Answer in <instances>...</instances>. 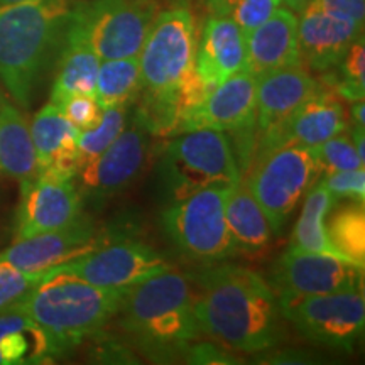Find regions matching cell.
<instances>
[{"label": "cell", "mask_w": 365, "mask_h": 365, "mask_svg": "<svg viewBox=\"0 0 365 365\" xmlns=\"http://www.w3.org/2000/svg\"><path fill=\"white\" fill-rule=\"evenodd\" d=\"M298 17L301 63L313 71L325 73L340 63L346 49L362 36L364 24L327 12L308 4Z\"/></svg>", "instance_id": "18"}, {"label": "cell", "mask_w": 365, "mask_h": 365, "mask_svg": "<svg viewBox=\"0 0 365 365\" xmlns=\"http://www.w3.org/2000/svg\"><path fill=\"white\" fill-rule=\"evenodd\" d=\"M352 118H354L355 129H362L364 130V98L357 100V102H354Z\"/></svg>", "instance_id": "40"}, {"label": "cell", "mask_w": 365, "mask_h": 365, "mask_svg": "<svg viewBox=\"0 0 365 365\" xmlns=\"http://www.w3.org/2000/svg\"><path fill=\"white\" fill-rule=\"evenodd\" d=\"M281 2L282 6L291 9L293 12H301L309 2H312V0H281Z\"/></svg>", "instance_id": "41"}, {"label": "cell", "mask_w": 365, "mask_h": 365, "mask_svg": "<svg viewBox=\"0 0 365 365\" xmlns=\"http://www.w3.org/2000/svg\"><path fill=\"white\" fill-rule=\"evenodd\" d=\"M118 325L150 362L182 360L200 336L195 289L185 274L168 269L127 289L118 308Z\"/></svg>", "instance_id": "2"}, {"label": "cell", "mask_w": 365, "mask_h": 365, "mask_svg": "<svg viewBox=\"0 0 365 365\" xmlns=\"http://www.w3.org/2000/svg\"><path fill=\"white\" fill-rule=\"evenodd\" d=\"M195 282L202 333L245 354L264 352L281 340L279 301L261 274L217 264L196 274Z\"/></svg>", "instance_id": "1"}, {"label": "cell", "mask_w": 365, "mask_h": 365, "mask_svg": "<svg viewBox=\"0 0 365 365\" xmlns=\"http://www.w3.org/2000/svg\"><path fill=\"white\" fill-rule=\"evenodd\" d=\"M4 102V95H2V90H0V103Z\"/></svg>", "instance_id": "43"}, {"label": "cell", "mask_w": 365, "mask_h": 365, "mask_svg": "<svg viewBox=\"0 0 365 365\" xmlns=\"http://www.w3.org/2000/svg\"><path fill=\"white\" fill-rule=\"evenodd\" d=\"M327 237L331 247L345 261L364 267L365 264V210L364 203L349 202L330 210L327 222Z\"/></svg>", "instance_id": "29"}, {"label": "cell", "mask_w": 365, "mask_h": 365, "mask_svg": "<svg viewBox=\"0 0 365 365\" xmlns=\"http://www.w3.org/2000/svg\"><path fill=\"white\" fill-rule=\"evenodd\" d=\"M83 215V198L71 180L36 176L21 186L16 240L59 230Z\"/></svg>", "instance_id": "16"}, {"label": "cell", "mask_w": 365, "mask_h": 365, "mask_svg": "<svg viewBox=\"0 0 365 365\" xmlns=\"http://www.w3.org/2000/svg\"><path fill=\"white\" fill-rule=\"evenodd\" d=\"M282 6L281 0H237L228 16L240 27L245 38L262 26Z\"/></svg>", "instance_id": "33"}, {"label": "cell", "mask_w": 365, "mask_h": 365, "mask_svg": "<svg viewBox=\"0 0 365 365\" xmlns=\"http://www.w3.org/2000/svg\"><path fill=\"white\" fill-rule=\"evenodd\" d=\"M196 29L185 7L158 14L139 53V97H185L210 91L196 71Z\"/></svg>", "instance_id": "5"}, {"label": "cell", "mask_w": 365, "mask_h": 365, "mask_svg": "<svg viewBox=\"0 0 365 365\" xmlns=\"http://www.w3.org/2000/svg\"><path fill=\"white\" fill-rule=\"evenodd\" d=\"M14 2H21V0H0V6H6V4H14Z\"/></svg>", "instance_id": "42"}, {"label": "cell", "mask_w": 365, "mask_h": 365, "mask_svg": "<svg viewBox=\"0 0 365 365\" xmlns=\"http://www.w3.org/2000/svg\"><path fill=\"white\" fill-rule=\"evenodd\" d=\"M65 350L19 304L0 312V365H41L56 362Z\"/></svg>", "instance_id": "23"}, {"label": "cell", "mask_w": 365, "mask_h": 365, "mask_svg": "<svg viewBox=\"0 0 365 365\" xmlns=\"http://www.w3.org/2000/svg\"><path fill=\"white\" fill-rule=\"evenodd\" d=\"M158 16L154 0H91L71 9L68 33L78 36L100 61L139 56Z\"/></svg>", "instance_id": "7"}, {"label": "cell", "mask_w": 365, "mask_h": 365, "mask_svg": "<svg viewBox=\"0 0 365 365\" xmlns=\"http://www.w3.org/2000/svg\"><path fill=\"white\" fill-rule=\"evenodd\" d=\"M130 107L103 108L102 118L95 127L81 130L78 134V161L80 168L91 161L117 139L125 130L129 122ZM80 171V170H78Z\"/></svg>", "instance_id": "30"}, {"label": "cell", "mask_w": 365, "mask_h": 365, "mask_svg": "<svg viewBox=\"0 0 365 365\" xmlns=\"http://www.w3.org/2000/svg\"><path fill=\"white\" fill-rule=\"evenodd\" d=\"M309 149H312L314 161L319 168V175L364 168V163L360 161L357 149H355L352 135L345 134V132H340L325 143Z\"/></svg>", "instance_id": "31"}, {"label": "cell", "mask_w": 365, "mask_h": 365, "mask_svg": "<svg viewBox=\"0 0 365 365\" xmlns=\"http://www.w3.org/2000/svg\"><path fill=\"white\" fill-rule=\"evenodd\" d=\"M309 355L304 352H296V350H287V352H281L272 355L271 359L266 360L267 364H309L312 360L308 359Z\"/></svg>", "instance_id": "38"}, {"label": "cell", "mask_w": 365, "mask_h": 365, "mask_svg": "<svg viewBox=\"0 0 365 365\" xmlns=\"http://www.w3.org/2000/svg\"><path fill=\"white\" fill-rule=\"evenodd\" d=\"M245 70L257 80L267 73L303 65L298 44V16L287 7L277 9L245 38Z\"/></svg>", "instance_id": "20"}, {"label": "cell", "mask_w": 365, "mask_h": 365, "mask_svg": "<svg viewBox=\"0 0 365 365\" xmlns=\"http://www.w3.org/2000/svg\"><path fill=\"white\" fill-rule=\"evenodd\" d=\"M323 186L335 200H350L364 203L365 200V171L364 168L349 171H336L325 175Z\"/></svg>", "instance_id": "35"}, {"label": "cell", "mask_w": 365, "mask_h": 365, "mask_svg": "<svg viewBox=\"0 0 365 365\" xmlns=\"http://www.w3.org/2000/svg\"><path fill=\"white\" fill-rule=\"evenodd\" d=\"M228 191H198L164 210V230L186 257L200 262H222L237 255L225 215Z\"/></svg>", "instance_id": "8"}, {"label": "cell", "mask_w": 365, "mask_h": 365, "mask_svg": "<svg viewBox=\"0 0 365 365\" xmlns=\"http://www.w3.org/2000/svg\"><path fill=\"white\" fill-rule=\"evenodd\" d=\"M117 239V232L95 225L83 215L71 225L59 230L44 232L27 239L14 240L0 252V261L29 274H46L51 269L73 262L83 255Z\"/></svg>", "instance_id": "12"}, {"label": "cell", "mask_w": 365, "mask_h": 365, "mask_svg": "<svg viewBox=\"0 0 365 365\" xmlns=\"http://www.w3.org/2000/svg\"><path fill=\"white\" fill-rule=\"evenodd\" d=\"M318 176L312 149L286 145L255 158V168L245 182L266 212L274 234H279Z\"/></svg>", "instance_id": "9"}, {"label": "cell", "mask_w": 365, "mask_h": 365, "mask_svg": "<svg viewBox=\"0 0 365 365\" xmlns=\"http://www.w3.org/2000/svg\"><path fill=\"white\" fill-rule=\"evenodd\" d=\"M159 176L171 202L208 188L232 190L242 181L230 139L213 129L175 135L163 153Z\"/></svg>", "instance_id": "6"}, {"label": "cell", "mask_w": 365, "mask_h": 365, "mask_svg": "<svg viewBox=\"0 0 365 365\" xmlns=\"http://www.w3.org/2000/svg\"><path fill=\"white\" fill-rule=\"evenodd\" d=\"M335 202L336 200L323 186L322 181H317V185L309 188L303 210H301L298 222L294 225L293 235H291V247L308 250V252L335 255L341 259L336 250L331 247L325 228L327 217L330 210L335 207Z\"/></svg>", "instance_id": "27"}, {"label": "cell", "mask_w": 365, "mask_h": 365, "mask_svg": "<svg viewBox=\"0 0 365 365\" xmlns=\"http://www.w3.org/2000/svg\"><path fill=\"white\" fill-rule=\"evenodd\" d=\"M168 269H173L168 259L150 245L129 237H117L93 252L51 271L75 274L90 284L107 289H129Z\"/></svg>", "instance_id": "11"}, {"label": "cell", "mask_w": 365, "mask_h": 365, "mask_svg": "<svg viewBox=\"0 0 365 365\" xmlns=\"http://www.w3.org/2000/svg\"><path fill=\"white\" fill-rule=\"evenodd\" d=\"M279 312L314 344L352 352L364 331V291L333 294L281 293Z\"/></svg>", "instance_id": "10"}, {"label": "cell", "mask_w": 365, "mask_h": 365, "mask_svg": "<svg viewBox=\"0 0 365 365\" xmlns=\"http://www.w3.org/2000/svg\"><path fill=\"white\" fill-rule=\"evenodd\" d=\"M319 88H322L319 80L309 75L303 65L284 68L261 76L255 90L257 135L284 120Z\"/></svg>", "instance_id": "22"}, {"label": "cell", "mask_w": 365, "mask_h": 365, "mask_svg": "<svg viewBox=\"0 0 365 365\" xmlns=\"http://www.w3.org/2000/svg\"><path fill=\"white\" fill-rule=\"evenodd\" d=\"M149 154V132L130 117V125L100 156L80 168L78 188L81 198L102 203L112 198L143 171Z\"/></svg>", "instance_id": "13"}, {"label": "cell", "mask_w": 365, "mask_h": 365, "mask_svg": "<svg viewBox=\"0 0 365 365\" xmlns=\"http://www.w3.org/2000/svg\"><path fill=\"white\" fill-rule=\"evenodd\" d=\"M225 215L237 254H259L271 245L276 234L266 212L245 181H240L228 191Z\"/></svg>", "instance_id": "24"}, {"label": "cell", "mask_w": 365, "mask_h": 365, "mask_svg": "<svg viewBox=\"0 0 365 365\" xmlns=\"http://www.w3.org/2000/svg\"><path fill=\"white\" fill-rule=\"evenodd\" d=\"M65 117L71 122L75 129L88 130L95 127L102 118L103 108L100 107L93 95H75L58 103Z\"/></svg>", "instance_id": "34"}, {"label": "cell", "mask_w": 365, "mask_h": 365, "mask_svg": "<svg viewBox=\"0 0 365 365\" xmlns=\"http://www.w3.org/2000/svg\"><path fill=\"white\" fill-rule=\"evenodd\" d=\"M309 4L323 11L346 17V19L364 24L365 19V0H312Z\"/></svg>", "instance_id": "37"}, {"label": "cell", "mask_w": 365, "mask_h": 365, "mask_svg": "<svg viewBox=\"0 0 365 365\" xmlns=\"http://www.w3.org/2000/svg\"><path fill=\"white\" fill-rule=\"evenodd\" d=\"M0 175L27 185L38 176L31 127L16 105L0 103Z\"/></svg>", "instance_id": "25"}, {"label": "cell", "mask_w": 365, "mask_h": 365, "mask_svg": "<svg viewBox=\"0 0 365 365\" xmlns=\"http://www.w3.org/2000/svg\"><path fill=\"white\" fill-rule=\"evenodd\" d=\"M346 130L345 108L340 97L322 85L313 97L271 129L257 135V156L286 145H314Z\"/></svg>", "instance_id": "15"}, {"label": "cell", "mask_w": 365, "mask_h": 365, "mask_svg": "<svg viewBox=\"0 0 365 365\" xmlns=\"http://www.w3.org/2000/svg\"><path fill=\"white\" fill-rule=\"evenodd\" d=\"M31 137L38 161V176L71 180L80 170L78 134L56 103L49 102L36 113Z\"/></svg>", "instance_id": "19"}, {"label": "cell", "mask_w": 365, "mask_h": 365, "mask_svg": "<svg viewBox=\"0 0 365 365\" xmlns=\"http://www.w3.org/2000/svg\"><path fill=\"white\" fill-rule=\"evenodd\" d=\"M140 88L139 56L100 61L95 86V98L100 107H130L139 98Z\"/></svg>", "instance_id": "28"}, {"label": "cell", "mask_w": 365, "mask_h": 365, "mask_svg": "<svg viewBox=\"0 0 365 365\" xmlns=\"http://www.w3.org/2000/svg\"><path fill=\"white\" fill-rule=\"evenodd\" d=\"M98 66L100 59L93 49L78 36L65 31L63 51L51 88V102L58 105L61 100L75 95L95 97Z\"/></svg>", "instance_id": "26"}, {"label": "cell", "mask_w": 365, "mask_h": 365, "mask_svg": "<svg viewBox=\"0 0 365 365\" xmlns=\"http://www.w3.org/2000/svg\"><path fill=\"white\" fill-rule=\"evenodd\" d=\"M70 0H21L0 6V81L29 108L54 51L65 39Z\"/></svg>", "instance_id": "3"}, {"label": "cell", "mask_w": 365, "mask_h": 365, "mask_svg": "<svg viewBox=\"0 0 365 365\" xmlns=\"http://www.w3.org/2000/svg\"><path fill=\"white\" fill-rule=\"evenodd\" d=\"M237 0H207V7L212 16H228Z\"/></svg>", "instance_id": "39"}, {"label": "cell", "mask_w": 365, "mask_h": 365, "mask_svg": "<svg viewBox=\"0 0 365 365\" xmlns=\"http://www.w3.org/2000/svg\"><path fill=\"white\" fill-rule=\"evenodd\" d=\"M125 293L127 289L93 286L70 272L48 271L17 304L68 354L102 333L117 317Z\"/></svg>", "instance_id": "4"}, {"label": "cell", "mask_w": 365, "mask_h": 365, "mask_svg": "<svg viewBox=\"0 0 365 365\" xmlns=\"http://www.w3.org/2000/svg\"><path fill=\"white\" fill-rule=\"evenodd\" d=\"M255 76L247 70L235 73L208 91L203 102L186 118L180 134L196 129H213L225 134L252 129L255 127Z\"/></svg>", "instance_id": "17"}, {"label": "cell", "mask_w": 365, "mask_h": 365, "mask_svg": "<svg viewBox=\"0 0 365 365\" xmlns=\"http://www.w3.org/2000/svg\"><path fill=\"white\" fill-rule=\"evenodd\" d=\"M247 44L230 16H212L196 48V71L208 90L245 70Z\"/></svg>", "instance_id": "21"}, {"label": "cell", "mask_w": 365, "mask_h": 365, "mask_svg": "<svg viewBox=\"0 0 365 365\" xmlns=\"http://www.w3.org/2000/svg\"><path fill=\"white\" fill-rule=\"evenodd\" d=\"M186 364L198 365H234L240 364V360L234 354L228 352L223 346H218L210 341H193L182 355Z\"/></svg>", "instance_id": "36"}, {"label": "cell", "mask_w": 365, "mask_h": 365, "mask_svg": "<svg viewBox=\"0 0 365 365\" xmlns=\"http://www.w3.org/2000/svg\"><path fill=\"white\" fill-rule=\"evenodd\" d=\"M274 282L281 293L333 294L362 289L364 267L335 257L289 247L277 259Z\"/></svg>", "instance_id": "14"}, {"label": "cell", "mask_w": 365, "mask_h": 365, "mask_svg": "<svg viewBox=\"0 0 365 365\" xmlns=\"http://www.w3.org/2000/svg\"><path fill=\"white\" fill-rule=\"evenodd\" d=\"M43 277L44 274L24 272L12 264L0 261V312L19 303Z\"/></svg>", "instance_id": "32"}]
</instances>
